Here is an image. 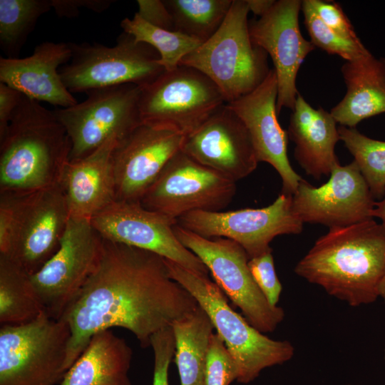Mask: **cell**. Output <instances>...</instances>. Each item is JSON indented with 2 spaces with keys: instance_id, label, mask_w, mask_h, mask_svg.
Here are the masks:
<instances>
[{
  "instance_id": "1",
  "label": "cell",
  "mask_w": 385,
  "mask_h": 385,
  "mask_svg": "<svg viewBox=\"0 0 385 385\" xmlns=\"http://www.w3.org/2000/svg\"><path fill=\"white\" fill-rule=\"evenodd\" d=\"M198 305L170 277L164 257L104 239L98 267L61 318L71 332L65 369L71 366L99 331L124 328L147 348L154 334Z\"/></svg>"
},
{
  "instance_id": "2",
  "label": "cell",
  "mask_w": 385,
  "mask_h": 385,
  "mask_svg": "<svg viewBox=\"0 0 385 385\" xmlns=\"http://www.w3.org/2000/svg\"><path fill=\"white\" fill-rule=\"evenodd\" d=\"M294 272L351 307L374 302L385 274V225L371 219L329 228Z\"/></svg>"
},
{
  "instance_id": "3",
  "label": "cell",
  "mask_w": 385,
  "mask_h": 385,
  "mask_svg": "<svg viewBox=\"0 0 385 385\" xmlns=\"http://www.w3.org/2000/svg\"><path fill=\"white\" fill-rule=\"evenodd\" d=\"M70 151L53 111L23 95L0 137V192H34L59 184Z\"/></svg>"
},
{
  "instance_id": "4",
  "label": "cell",
  "mask_w": 385,
  "mask_h": 385,
  "mask_svg": "<svg viewBox=\"0 0 385 385\" xmlns=\"http://www.w3.org/2000/svg\"><path fill=\"white\" fill-rule=\"evenodd\" d=\"M170 277L184 287L209 316L216 333L234 358L237 381L249 384L268 367L282 364L294 354L287 340H274L252 327L228 304L224 292L208 276L165 258Z\"/></svg>"
},
{
  "instance_id": "5",
  "label": "cell",
  "mask_w": 385,
  "mask_h": 385,
  "mask_svg": "<svg viewBox=\"0 0 385 385\" xmlns=\"http://www.w3.org/2000/svg\"><path fill=\"white\" fill-rule=\"evenodd\" d=\"M249 12L246 0H233L215 34L180 61L215 83L226 103L252 91L270 71L268 54L250 38Z\"/></svg>"
},
{
  "instance_id": "6",
  "label": "cell",
  "mask_w": 385,
  "mask_h": 385,
  "mask_svg": "<svg viewBox=\"0 0 385 385\" xmlns=\"http://www.w3.org/2000/svg\"><path fill=\"white\" fill-rule=\"evenodd\" d=\"M225 104L222 93L207 76L180 64L140 87V118L142 124L185 137Z\"/></svg>"
},
{
  "instance_id": "7",
  "label": "cell",
  "mask_w": 385,
  "mask_h": 385,
  "mask_svg": "<svg viewBox=\"0 0 385 385\" xmlns=\"http://www.w3.org/2000/svg\"><path fill=\"white\" fill-rule=\"evenodd\" d=\"M71 332L46 314L22 325H1L0 385H57L66 371Z\"/></svg>"
},
{
  "instance_id": "8",
  "label": "cell",
  "mask_w": 385,
  "mask_h": 385,
  "mask_svg": "<svg viewBox=\"0 0 385 385\" xmlns=\"http://www.w3.org/2000/svg\"><path fill=\"white\" fill-rule=\"evenodd\" d=\"M71 60L59 70L71 93L129 83L143 87L165 71L154 48L123 31L113 46L97 43H71Z\"/></svg>"
},
{
  "instance_id": "9",
  "label": "cell",
  "mask_w": 385,
  "mask_h": 385,
  "mask_svg": "<svg viewBox=\"0 0 385 385\" xmlns=\"http://www.w3.org/2000/svg\"><path fill=\"white\" fill-rule=\"evenodd\" d=\"M178 240L207 267L215 283L238 307L247 321L262 333L274 332L284 319V311L271 305L255 283L249 257L237 242L227 238H205L177 223Z\"/></svg>"
},
{
  "instance_id": "10",
  "label": "cell",
  "mask_w": 385,
  "mask_h": 385,
  "mask_svg": "<svg viewBox=\"0 0 385 385\" xmlns=\"http://www.w3.org/2000/svg\"><path fill=\"white\" fill-rule=\"evenodd\" d=\"M86 93L83 102L53 111L70 140L69 161L88 155L111 138L120 142L141 124L140 86L123 84Z\"/></svg>"
},
{
  "instance_id": "11",
  "label": "cell",
  "mask_w": 385,
  "mask_h": 385,
  "mask_svg": "<svg viewBox=\"0 0 385 385\" xmlns=\"http://www.w3.org/2000/svg\"><path fill=\"white\" fill-rule=\"evenodd\" d=\"M103 242L91 220L69 217L58 250L31 275L49 317L60 319L76 299L98 267Z\"/></svg>"
},
{
  "instance_id": "12",
  "label": "cell",
  "mask_w": 385,
  "mask_h": 385,
  "mask_svg": "<svg viewBox=\"0 0 385 385\" xmlns=\"http://www.w3.org/2000/svg\"><path fill=\"white\" fill-rule=\"evenodd\" d=\"M177 224L205 238L230 239L239 244L250 259L272 251L270 243L275 237L301 233L304 225L293 210L292 195L284 192L265 207L195 210L179 217Z\"/></svg>"
},
{
  "instance_id": "13",
  "label": "cell",
  "mask_w": 385,
  "mask_h": 385,
  "mask_svg": "<svg viewBox=\"0 0 385 385\" xmlns=\"http://www.w3.org/2000/svg\"><path fill=\"white\" fill-rule=\"evenodd\" d=\"M235 192V182L180 150L168 162L140 203L177 220L192 211H222Z\"/></svg>"
},
{
  "instance_id": "14",
  "label": "cell",
  "mask_w": 385,
  "mask_h": 385,
  "mask_svg": "<svg viewBox=\"0 0 385 385\" xmlns=\"http://www.w3.org/2000/svg\"><path fill=\"white\" fill-rule=\"evenodd\" d=\"M103 239L154 252L202 275L207 267L178 240L177 220L144 207L140 202L114 200L91 219Z\"/></svg>"
},
{
  "instance_id": "15",
  "label": "cell",
  "mask_w": 385,
  "mask_h": 385,
  "mask_svg": "<svg viewBox=\"0 0 385 385\" xmlns=\"http://www.w3.org/2000/svg\"><path fill=\"white\" fill-rule=\"evenodd\" d=\"M374 198L354 160L337 165L329 180L316 188L300 181L292 195L294 213L303 223L329 228L346 227L373 219Z\"/></svg>"
},
{
  "instance_id": "16",
  "label": "cell",
  "mask_w": 385,
  "mask_h": 385,
  "mask_svg": "<svg viewBox=\"0 0 385 385\" xmlns=\"http://www.w3.org/2000/svg\"><path fill=\"white\" fill-rule=\"evenodd\" d=\"M300 0L276 1L258 20L249 22L250 38L269 54L277 80V113L282 108H294L299 93L296 79L299 69L314 45L300 31Z\"/></svg>"
},
{
  "instance_id": "17",
  "label": "cell",
  "mask_w": 385,
  "mask_h": 385,
  "mask_svg": "<svg viewBox=\"0 0 385 385\" xmlns=\"http://www.w3.org/2000/svg\"><path fill=\"white\" fill-rule=\"evenodd\" d=\"M181 150L235 183L259 163L247 128L227 104L185 137Z\"/></svg>"
},
{
  "instance_id": "18",
  "label": "cell",
  "mask_w": 385,
  "mask_h": 385,
  "mask_svg": "<svg viewBox=\"0 0 385 385\" xmlns=\"http://www.w3.org/2000/svg\"><path fill=\"white\" fill-rule=\"evenodd\" d=\"M277 80L273 68L255 89L226 104L247 128L258 161L271 165L281 177L282 192L292 195L303 178L288 159V135L277 119Z\"/></svg>"
},
{
  "instance_id": "19",
  "label": "cell",
  "mask_w": 385,
  "mask_h": 385,
  "mask_svg": "<svg viewBox=\"0 0 385 385\" xmlns=\"http://www.w3.org/2000/svg\"><path fill=\"white\" fill-rule=\"evenodd\" d=\"M184 138L141 123L119 142L113 152L115 200L140 202Z\"/></svg>"
},
{
  "instance_id": "20",
  "label": "cell",
  "mask_w": 385,
  "mask_h": 385,
  "mask_svg": "<svg viewBox=\"0 0 385 385\" xmlns=\"http://www.w3.org/2000/svg\"><path fill=\"white\" fill-rule=\"evenodd\" d=\"M69 217L59 184L32 192L9 258L29 274L37 272L58 250Z\"/></svg>"
},
{
  "instance_id": "21",
  "label": "cell",
  "mask_w": 385,
  "mask_h": 385,
  "mask_svg": "<svg viewBox=\"0 0 385 385\" xmlns=\"http://www.w3.org/2000/svg\"><path fill=\"white\" fill-rule=\"evenodd\" d=\"M71 43L43 42L25 58H0V82L37 102L68 108L78 102L66 88L58 67L69 62Z\"/></svg>"
},
{
  "instance_id": "22",
  "label": "cell",
  "mask_w": 385,
  "mask_h": 385,
  "mask_svg": "<svg viewBox=\"0 0 385 385\" xmlns=\"http://www.w3.org/2000/svg\"><path fill=\"white\" fill-rule=\"evenodd\" d=\"M119 142L111 138L88 155L66 164L59 185L70 217L91 220L115 200L113 152Z\"/></svg>"
},
{
  "instance_id": "23",
  "label": "cell",
  "mask_w": 385,
  "mask_h": 385,
  "mask_svg": "<svg viewBox=\"0 0 385 385\" xmlns=\"http://www.w3.org/2000/svg\"><path fill=\"white\" fill-rule=\"evenodd\" d=\"M337 123L330 112L322 107L314 108L298 93L287 132L295 144V160L316 180L330 175L339 164L335 154L340 140Z\"/></svg>"
},
{
  "instance_id": "24",
  "label": "cell",
  "mask_w": 385,
  "mask_h": 385,
  "mask_svg": "<svg viewBox=\"0 0 385 385\" xmlns=\"http://www.w3.org/2000/svg\"><path fill=\"white\" fill-rule=\"evenodd\" d=\"M345 96L331 109L337 123L356 128L361 120L385 113V58L371 53L341 68Z\"/></svg>"
},
{
  "instance_id": "25",
  "label": "cell",
  "mask_w": 385,
  "mask_h": 385,
  "mask_svg": "<svg viewBox=\"0 0 385 385\" xmlns=\"http://www.w3.org/2000/svg\"><path fill=\"white\" fill-rule=\"evenodd\" d=\"M133 351L110 329L94 334L59 385H132Z\"/></svg>"
},
{
  "instance_id": "26",
  "label": "cell",
  "mask_w": 385,
  "mask_h": 385,
  "mask_svg": "<svg viewBox=\"0 0 385 385\" xmlns=\"http://www.w3.org/2000/svg\"><path fill=\"white\" fill-rule=\"evenodd\" d=\"M171 327L175 341L174 361L180 385H205L207 352L215 329L209 316L198 305Z\"/></svg>"
},
{
  "instance_id": "27",
  "label": "cell",
  "mask_w": 385,
  "mask_h": 385,
  "mask_svg": "<svg viewBox=\"0 0 385 385\" xmlns=\"http://www.w3.org/2000/svg\"><path fill=\"white\" fill-rule=\"evenodd\" d=\"M45 314L31 275L14 260L0 255L1 325L26 324Z\"/></svg>"
},
{
  "instance_id": "28",
  "label": "cell",
  "mask_w": 385,
  "mask_h": 385,
  "mask_svg": "<svg viewBox=\"0 0 385 385\" xmlns=\"http://www.w3.org/2000/svg\"><path fill=\"white\" fill-rule=\"evenodd\" d=\"M233 0H164L175 31L202 43L218 30Z\"/></svg>"
},
{
  "instance_id": "29",
  "label": "cell",
  "mask_w": 385,
  "mask_h": 385,
  "mask_svg": "<svg viewBox=\"0 0 385 385\" xmlns=\"http://www.w3.org/2000/svg\"><path fill=\"white\" fill-rule=\"evenodd\" d=\"M120 27L123 32L131 35L136 41L154 48L160 56L159 63L166 71L175 69L185 56L202 43L182 33L153 26L137 13L132 19H123Z\"/></svg>"
},
{
  "instance_id": "30",
  "label": "cell",
  "mask_w": 385,
  "mask_h": 385,
  "mask_svg": "<svg viewBox=\"0 0 385 385\" xmlns=\"http://www.w3.org/2000/svg\"><path fill=\"white\" fill-rule=\"evenodd\" d=\"M51 9V0H0V46L7 58H18L38 19Z\"/></svg>"
},
{
  "instance_id": "31",
  "label": "cell",
  "mask_w": 385,
  "mask_h": 385,
  "mask_svg": "<svg viewBox=\"0 0 385 385\" xmlns=\"http://www.w3.org/2000/svg\"><path fill=\"white\" fill-rule=\"evenodd\" d=\"M338 131L374 198H382L385 193V141L369 138L356 128L340 125Z\"/></svg>"
},
{
  "instance_id": "32",
  "label": "cell",
  "mask_w": 385,
  "mask_h": 385,
  "mask_svg": "<svg viewBox=\"0 0 385 385\" xmlns=\"http://www.w3.org/2000/svg\"><path fill=\"white\" fill-rule=\"evenodd\" d=\"M304 23L310 41L331 55H337L346 61L358 59L370 51L362 42H354L337 34L325 25L317 15L309 0L302 1Z\"/></svg>"
},
{
  "instance_id": "33",
  "label": "cell",
  "mask_w": 385,
  "mask_h": 385,
  "mask_svg": "<svg viewBox=\"0 0 385 385\" xmlns=\"http://www.w3.org/2000/svg\"><path fill=\"white\" fill-rule=\"evenodd\" d=\"M32 192H0V255L11 257Z\"/></svg>"
},
{
  "instance_id": "34",
  "label": "cell",
  "mask_w": 385,
  "mask_h": 385,
  "mask_svg": "<svg viewBox=\"0 0 385 385\" xmlns=\"http://www.w3.org/2000/svg\"><path fill=\"white\" fill-rule=\"evenodd\" d=\"M238 376L234 358L217 333L210 337L205 368V385H230Z\"/></svg>"
},
{
  "instance_id": "35",
  "label": "cell",
  "mask_w": 385,
  "mask_h": 385,
  "mask_svg": "<svg viewBox=\"0 0 385 385\" xmlns=\"http://www.w3.org/2000/svg\"><path fill=\"white\" fill-rule=\"evenodd\" d=\"M272 252L250 259L248 266L255 283L268 302L277 306L282 286L276 274Z\"/></svg>"
},
{
  "instance_id": "36",
  "label": "cell",
  "mask_w": 385,
  "mask_h": 385,
  "mask_svg": "<svg viewBox=\"0 0 385 385\" xmlns=\"http://www.w3.org/2000/svg\"><path fill=\"white\" fill-rule=\"evenodd\" d=\"M154 354L153 385H170L168 371L175 352V341L172 327L164 328L150 339Z\"/></svg>"
},
{
  "instance_id": "37",
  "label": "cell",
  "mask_w": 385,
  "mask_h": 385,
  "mask_svg": "<svg viewBox=\"0 0 385 385\" xmlns=\"http://www.w3.org/2000/svg\"><path fill=\"white\" fill-rule=\"evenodd\" d=\"M322 21L342 37L361 42L341 5L332 1L309 0Z\"/></svg>"
},
{
  "instance_id": "38",
  "label": "cell",
  "mask_w": 385,
  "mask_h": 385,
  "mask_svg": "<svg viewBox=\"0 0 385 385\" xmlns=\"http://www.w3.org/2000/svg\"><path fill=\"white\" fill-rule=\"evenodd\" d=\"M136 12L143 20L156 27L175 31L173 17L164 1L138 0Z\"/></svg>"
},
{
  "instance_id": "39",
  "label": "cell",
  "mask_w": 385,
  "mask_h": 385,
  "mask_svg": "<svg viewBox=\"0 0 385 385\" xmlns=\"http://www.w3.org/2000/svg\"><path fill=\"white\" fill-rule=\"evenodd\" d=\"M113 2L112 0H51L52 9L60 17L76 16L81 8L102 12Z\"/></svg>"
},
{
  "instance_id": "40",
  "label": "cell",
  "mask_w": 385,
  "mask_h": 385,
  "mask_svg": "<svg viewBox=\"0 0 385 385\" xmlns=\"http://www.w3.org/2000/svg\"><path fill=\"white\" fill-rule=\"evenodd\" d=\"M22 97L18 91L0 82V137L6 130Z\"/></svg>"
},
{
  "instance_id": "41",
  "label": "cell",
  "mask_w": 385,
  "mask_h": 385,
  "mask_svg": "<svg viewBox=\"0 0 385 385\" xmlns=\"http://www.w3.org/2000/svg\"><path fill=\"white\" fill-rule=\"evenodd\" d=\"M275 1L274 0H246L249 11L260 18L272 8Z\"/></svg>"
},
{
  "instance_id": "42",
  "label": "cell",
  "mask_w": 385,
  "mask_h": 385,
  "mask_svg": "<svg viewBox=\"0 0 385 385\" xmlns=\"http://www.w3.org/2000/svg\"><path fill=\"white\" fill-rule=\"evenodd\" d=\"M371 217L380 219L382 224L385 225V193L380 201L375 202L374 209L371 211Z\"/></svg>"
},
{
  "instance_id": "43",
  "label": "cell",
  "mask_w": 385,
  "mask_h": 385,
  "mask_svg": "<svg viewBox=\"0 0 385 385\" xmlns=\"http://www.w3.org/2000/svg\"><path fill=\"white\" fill-rule=\"evenodd\" d=\"M379 297L382 299L384 302L385 303V274L379 285Z\"/></svg>"
},
{
  "instance_id": "44",
  "label": "cell",
  "mask_w": 385,
  "mask_h": 385,
  "mask_svg": "<svg viewBox=\"0 0 385 385\" xmlns=\"http://www.w3.org/2000/svg\"><path fill=\"white\" fill-rule=\"evenodd\" d=\"M384 359L385 360V346H384Z\"/></svg>"
},
{
  "instance_id": "45",
  "label": "cell",
  "mask_w": 385,
  "mask_h": 385,
  "mask_svg": "<svg viewBox=\"0 0 385 385\" xmlns=\"http://www.w3.org/2000/svg\"><path fill=\"white\" fill-rule=\"evenodd\" d=\"M342 385H352L351 384H342Z\"/></svg>"
}]
</instances>
